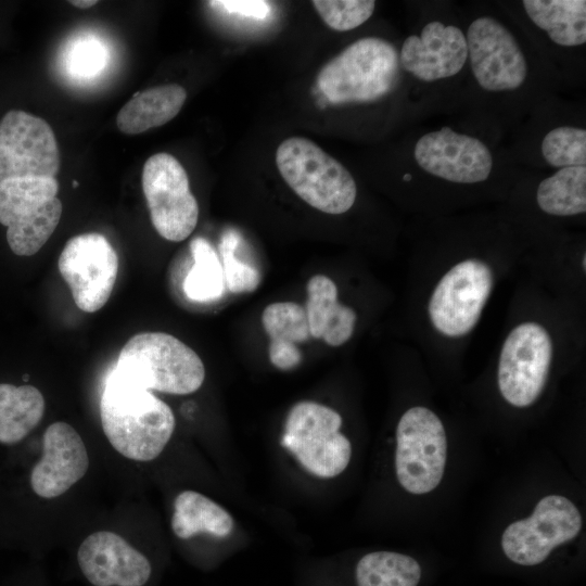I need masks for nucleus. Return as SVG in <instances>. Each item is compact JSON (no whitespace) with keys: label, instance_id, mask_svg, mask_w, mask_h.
<instances>
[{"label":"nucleus","instance_id":"obj_32","mask_svg":"<svg viewBox=\"0 0 586 586\" xmlns=\"http://www.w3.org/2000/svg\"><path fill=\"white\" fill-rule=\"evenodd\" d=\"M209 3L228 12L254 18H266L270 12L269 3L260 0H225Z\"/></svg>","mask_w":586,"mask_h":586},{"label":"nucleus","instance_id":"obj_2","mask_svg":"<svg viewBox=\"0 0 586 586\" xmlns=\"http://www.w3.org/2000/svg\"><path fill=\"white\" fill-rule=\"evenodd\" d=\"M114 368L149 391L175 395L198 391L205 379L200 356L164 332H141L131 336Z\"/></svg>","mask_w":586,"mask_h":586},{"label":"nucleus","instance_id":"obj_34","mask_svg":"<svg viewBox=\"0 0 586 586\" xmlns=\"http://www.w3.org/2000/svg\"><path fill=\"white\" fill-rule=\"evenodd\" d=\"M585 262H586V256L583 257V268H584V269L586 268V266H585L586 263H585Z\"/></svg>","mask_w":586,"mask_h":586},{"label":"nucleus","instance_id":"obj_28","mask_svg":"<svg viewBox=\"0 0 586 586\" xmlns=\"http://www.w3.org/2000/svg\"><path fill=\"white\" fill-rule=\"evenodd\" d=\"M547 164L557 168L586 165V130L573 126L551 129L542 141Z\"/></svg>","mask_w":586,"mask_h":586},{"label":"nucleus","instance_id":"obj_26","mask_svg":"<svg viewBox=\"0 0 586 586\" xmlns=\"http://www.w3.org/2000/svg\"><path fill=\"white\" fill-rule=\"evenodd\" d=\"M193 265L183 281L188 298L196 302L215 301L222 296L226 285L219 255L204 238L190 242Z\"/></svg>","mask_w":586,"mask_h":586},{"label":"nucleus","instance_id":"obj_5","mask_svg":"<svg viewBox=\"0 0 586 586\" xmlns=\"http://www.w3.org/2000/svg\"><path fill=\"white\" fill-rule=\"evenodd\" d=\"M55 178L23 177L0 181V224L18 256L36 254L49 240L62 216Z\"/></svg>","mask_w":586,"mask_h":586},{"label":"nucleus","instance_id":"obj_35","mask_svg":"<svg viewBox=\"0 0 586 586\" xmlns=\"http://www.w3.org/2000/svg\"><path fill=\"white\" fill-rule=\"evenodd\" d=\"M73 186H75V188L78 186V182L77 181H73Z\"/></svg>","mask_w":586,"mask_h":586},{"label":"nucleus","instance_id":"obj_21","mask_svg":"<svg viewBox=\"0 0 586 586\" xmlns=\"http://www.w3.org/2000/svg\"><path fill=\"white\" fill-rule=\"evenodd\" d=\"M523 8L532 22L562 47L586 42V1L524 0Z\"/></svg>","mask_w":586,"mask_h":586},{"label":"nucleus","instance_id":"obj_13","mask_svg":"<svg viewBox=\"0 0 586 586\" xmlns=\"http://www.w3.org/2000/svg\"><path fill=\"white\" fill-rule=\"evenodd\" d=\"M59 169L60 152L51 126L25 111H8L0 120V181L55 178Z\"/></svg>","mask_w":586,"mask_h":586},{"label":"nucleus","instance_id":"obj_14","mask_svg":"<svg viewBox=\"0 0 586 586\" xmlns=\"http://www.w3.org/2000/svg\"><path fill=\"white\" fill-rule=\"evenodd\" d=\"M468 56L477 84L492 92L514 90L527 76V62L514 36L491 16L474 20L467 31Z\"/></svg>","mask_w":586,"mask_h":586},{"label":"nucleus","instance_id":"obj_6","mask_svg":"<svg viewBox=\"0 0 586 586\" xmlns=\"http://www.w3.org/2000/svg\"><path fill=\"white\" fill-rule=\"evenodd\" d=\"M342 417L313 402L296 403L289 411L281 445L313 475L331 479L341 474L352 457L349 440L342 433Z\"/></svg>","mask_w":586,"mask_h":586},{"label":"nucleus","instance_id":"obj_4","mask_svg":"<svg viewBox=\"0 0 586 586\" xmlns=\"http://www.w3.org/2000/svg\"><path fill=\"white\" fill-rule=\"evenodd\" d=\"M398 65L393 44L381 38H361L320 69L317 86L332 104L373 101L391 91Z\"/></svg>","mask_w":586,"mask_h":586},{"label":"nucleus","instance_id":"obj_33","mask_svg":"<svg viewBox=\"0 0 586 586\" xmlns=\"http://www.w3.org/2000/svg\"><path fill=\"white\" fill-rule=\"evenodd\" d=\"M69 3L73 4L76 8H79V9H88V8H91V7L95 5L98 3V1H95V0H74V1H69Z\"/></svg>","mask_w":586,"mask_h":586},{"label":"nucleus","instance_id":"obj_1","mask_svg":"<svg viewBox=\"0 0 586 586\" xmlns=\"http://www.w3.org/2000/svg\"><path fill=\"white\" fill-rule=\"evenodd\" d=\"M102 429L111 445L136 461L155 459L175 430L170 407L115 368L100 398Z\"/></svg>","mask_w":586,"mask_h":586},{"label":"nucleus","instance_id":"obj_9","mask_svg":"<svg viewBox=\"0 0 586 586\" xmlns=\"http://www.w3.org/2000/svg\"><path fill=\"white\" fill-rule=\"evenodd\" d=\"M494 285L491 267L476 258L462 260L438 281L430 302L429 316L434 328L457 337L477 323Z\"/></svg>","mask_w":586,"mask_h":586},{"label":"nucleus","instance_id":"obj_31","mask_svg":"<svg viewBox=\"0 0 586 586\" xmlns=\"http://www.w3.org/2000/svg\"><path fill=\"white\" fill-rule=\"evenodd\" d=\"M270 362L280 370H291L297 367L303 358L301 349L295 344L271 343L268 346Z\"/></svg>","mask_w":586,"mask_h":586},{"label":"nucleus","instance_id":"obj_29","mask_svg":"<svg viewBox=\"0 0 586 586\" xmlns=\"http://www.w3.org/2000/svg\"><path fill=\"white\" fill-rule=\"evenodd\" d=\"M238 243L239 237L232 230L225 232L219 243L225 285L232 293L253 292L260 283V273L255 266L239 258Z\"/></svg>","mask_w":586,"mask_h":586},{"label":"nucleus","instance_id":"obj_17","mask_svg":"<svg viewBox=\"0 0 586 586\" xmlns=\"http://www.w3.org/2000/svg\"><path fill=\"white\" fill-rule=\"evenodd\" d=\"M400 66L417 79L431 82L458 74L468 59L467 39L456 26L428 23L420 36L405 39L398 56Z\"/></svg>","mask_w":586,"mask_h":586},{"label":"nucleus","instance_id":"obj_22","mask_svg":"<svg viewBox=\"0 0 586 586\" xmlns=\"http://www.w3.org/2000/svg\"><path fill=\"white\" fill-rule=\"evenodd\" d=\"M170 524L180 539L200 533L222 538L230 535L234 526L233 518L225 508L195 491H183L177 495Z\"/></svg>","mask_w":586,"mask_h":586},{"label":"nucleus","instance_id":"obj_19","mask_svg":"<svg viewBox=\"0 0 586 586\" xmlns=\"http://www.w3.org/2000/svg\"><path fill=\"white\" fill-rule=\"evenodd\" d=\"M307 314L310 336L330 346L346 343L355 329L356 313L337 301V288L327 276L315 275L306 285Z\"/></svg>","mask_w":586,"mask_h":586},{"label":"nucleus","instance_id":"obj_23","mask_svg":"<svg viewBox=\"0 0 586 586\" xmlns=\"http://www.w3.org/2000/svg\"><path fill=\"white\" fill-rule=\"evenodd\" d=\"M44 398L33 385L0 383V443L21 442L42 419Z\"/></svg>","mask_w":586,"mask_h":586},{"label":"nucleus","instance_id":"obj_18","mask_svg":"<svg viewBox=\"0 0 586 586\" xmlns=\"http://www.w3.org/2000/svg\"><path fill=\"white\" fill-rule=\"evenodd\" d=\"M89 457L82 438L66 422H54L42 438V456L30 474L33 491L42 498H55L86 474Z\"/></svg>","mask_w":586,"mask_h":586},{"label":"nucleus","instance_id":"obj_3","mask_svg":"<svg viewBox=\"0 0 586 586\" xmlns=\"http://www.w3.org/2000/svg\"><path fill=\"white\" fill-rule=\"evenodd\" d=\"M276 164L288 186L311 207L339 215L354 205L353 176L315 142L303 137L285 139L276 151Z\"/></svg>","mask_w":586,"mask_h":586},{"label":"nucleus","instance_id":"obj_7","mask_svg":"<svg viewBox=\"0 0 586 586\" xmlns=\"http://www.w3.org/2000/svg\"><path fill=\"white\" fill-rule=\"evenodd\" d=\"M447 438L440 418L421 406L408 409L396 429L395 470L411 494L433 491L444 474Z\"/></svg>","mask_w":586,"mask_h":586},{"label":"nucleus","instance_id":"obj_8","mask_svg":"<svg viewBox=\"0 0 586 586\" xmlns=\"http://www.w3.org/2000/svg\"><path fill=\"white\" fill-rule=\"evenodd\" d=\"M141 183L157 233L173 242L187 239L196 227L199 205L180 162L164 152L152 155L143 165Z\"/></svg>","mask_w":586,"mask_h":586},{"label":"nucleus","instance_id":"obj_24","mask_svg":"<svg viewBox=\"0 0 586 586\" xmlns=\"http://www.w3.org/2000/svg\"><path fill=\"white\" fill-rule=\"evenodd\" d=\"M539 208L553 216L586 212V166L564 167L540 181L536 192Z\"/></svg>","mask_w":586,"mask_h":586},{"label":"nucleus","instance_id":"obj_27","mask_svg":"<svg viewBox=\"0 0 586 586\" xmlns=\"http://www.w3.org/2000/svg\"><path fill=\"white\" fill-rule=\"evenodd\" d=\"M262 323L271 343L296 345L310 337L305 307L294 302L268 305L263 311Z\"/></svg>","mask_w":586,"mask_h":586},{"label":"nucleus","instance_id":"obj_10","mask_svg":"<svg viewBox=\"0 0 586 586\" xmlns=\"http://www.w3.org/2000/svg\"><path fill=\"white\" fill-rule=\"evenodd\" d=\"M552 358L547 330L536 322H523L507 336L499 357L498 386L502 397L515 407H527L540 395Z\"/></svg>","mask_w":586,"mask_h":586},{"label":"nucleus","instance_id":"obj_30","mask_svg":"<svg viewBox=\"0 0 586 586\" xmlns=\"http://www.w3.org/2000/svg\"><path fill=\"white\" fill-rule=\"evenodd\" d=\"M311 3L323 22L337 31L360 26L371 17L375 8L372 0H314Z\"/></svg>","mask_w":586,"mask_h":586},{"label":"nucleus","instance_id":"obj_16","mask_svg":"<svg viewBox=\"0 0 586 586\" xmlns=\"http://www.w3.org/2000/svg\"><path fill=\"white\" fill-rule=\"evenodd\" d=\"M77 565L91 586H146L153 573L143 552L109 531L95 532L80 544Z\"/></svg>","mask_w":586,"mask_h":586},{"label":"nucleus","instance_id":"obj_20","mask_svg":"<svg viewBox=\"0 0 586 586\" xmlns=\"http://www.w3.org/2000/svg\"><path fill=\"white\" fill-rule=\"evenodd\" d=\"M186 99V89L177 84L138 91L118 112L117 128L126 135H138L163 126L176 117Z\"/></svg>","mask_w":586,"mask_h":586},{"label":"nucleus","instance_id":"obj_12","mask_svg":"<svg viewBox=\"0 0 586 586\" xmlns=\"http://www.w3.org/2000/svg\"><path fill=\"white\" fill-rule=\"evenodd\" d=\"M58 267L77 307L94 313L111 296L118 272V256L103 234L81 233L66 242Z\"/></svg>","mask_w":586,"mask_h":586},{"label":"nucleus","instance_id":"obj_15","mask_svg":"<svg viewBox=\"0 0 586 586\" xmlns=\"http://www.w3.org/2000/svg\"><path fill=\"white\" fill-rule=\"evenodd\" d=\"M413 154L423 170L455 183L485 181L493 169V155L481 140L449 127L423 135Z\"/></svg>","mask_w":586,"mask_h":586},{"label":"nucleus","instance_id":"obj_25","mask_svg":"<svg viewBox=\"0 0 586 586\" xmlns=\"http://www.w3.org/2000/svg\"><path fill=\"white\" fill-rule=\"evenodd\" d=\"M357 586H417L421 568L411 557L393 551H374L356 565Z\"/></svg>","mask_w":586,"mask_h":586},{"label":"nucleus","instance_id":"obj_11","mask_svg":"<svg viewBox=\"0 0 586 586\" xmlns=\"http://www.w3.org/2000/svg\"><path fill=\"white\" fill-rule=\"evenodd\" d=\"M582 528V515L566 497L542 498L531 517L512 522L502 533L501 547L512 562L542 563L560 544L573 539Z\"/></svg>","mask_w":586,"mask_h":586}]
</instances>
